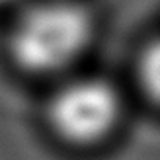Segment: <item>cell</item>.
<instances>
[{"instance_id":"1","label":"cell","mask_w":160,"mask_h":160,"mask_svg":"<svg viewBox=\"0 0 160 160\" xmlns=\"http://www.w3.org/2000/svg\"><path fill=\"white\" fill-rule=\"evenodd\" d=\"M98 35L86 0H31L10 22L6 55L23 76L57 82L78 70Z\"/></svg>"},{"instance_id":"2","label":"cell","mask_w":160,"mask_h":160,"mask_svg":"<svg viewBox=\"0 0 160 160\" xmlns=\"http://www.w3.org/2000/svg\"><path fill=\"white\" fill-rule=\"evenodd\" d=\"M125 115V94L111 78L76 72L53 82L45 103L51 133L76 148L98 147L113 137Z\"/></svg>"}]
</instances>
